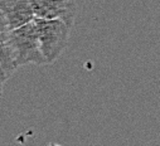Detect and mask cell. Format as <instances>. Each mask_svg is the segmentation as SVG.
<instances>
[{
    "instance_id": "277c9868",
    "label": "cell",
    "mask_w": 160,
    "mask_h": 146,
    "mask_svg": "<svg viewBox=\"0 0 160 146\" xmlns=\"http://www.w3.org/2000/svg\"><path fill=\"white\" fill-rule=\"evenodd\" d=\"M35 18L61 19L73 25L76 18V0H32Z\"/></svg>"
},
{
    "instance_id": "3957f363",
    "label": "cell",
    "mask_w": 160,
    "mask_h": 146,
    "mask_svg": "<svg viewBox=\"0 0 160 146\" xmlns=\"http://www.w3.org/2000/svg\"><path fill=\"white\" fill-rule=\"evenodd\" d=\"M35 19L32 0H0V30H14Z\"/></svg>"
},
{
    "instance_id": "5b68a950",
    "label": "cell",
    "mask_w": 160,
    "mask_h": 146,
    "mask_svg": "<svg viewBox=\"0 0 160 146\" xmlns=\"http://www.w3.org/2000/svg\"><path fill=\"white\" fill-rule=\"evenodd\" d=\"M48 146H59V145H57V144H49Z\"/></svg>"
},
{
    "instance_id": "6da1fadb",
    "label": "cell",
    "mask_w": 160,
    "mask_h": 146,
    "mask_svg": "<svg viewBox=\"0 0 160 146\" xmlns=\"http://www.w3.org/2000/svg\"><path fill=\"white\" fill-rule=\"evenodd\" d=\"M0 64H2V83L23 66H44L47 61L39 44L35 22L28 23L14 30H0Z\"/></svg>"
},
{
    "instance_id": "7a4b0ae2",
    "label": "cell",
    "mask_w": 160,
    "mask_h": 146,
    "mask_svg": "<svg viewBox=\"0 0 160 146\" xmlns=\"http://www.w3.org/2000/svg\"><path fill=\"white\" fill-rule=\"evenodd\" d=\"M34 22L42 53L47 61V64H52L67 48L72 27L61 19L35 18Z\"/></svg>"
}]
</instances>
